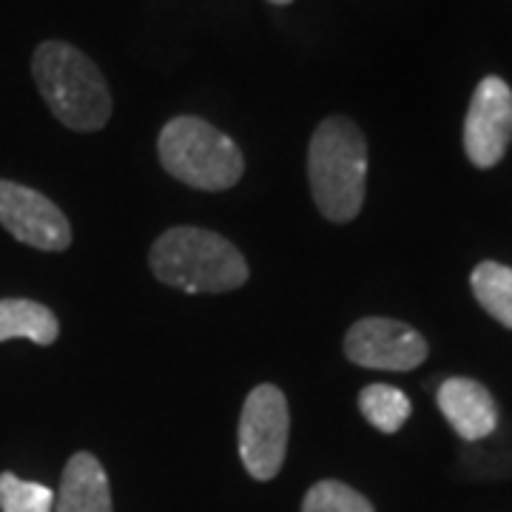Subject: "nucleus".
Returning <instances> with one entry per match:
<instances>
[{"mask_svg": "<svg viewBox=\"0 0 512 512\" xmlns=\"http://www.w3.org/2000/svg\"><path fill=\"white\" fill-rule=\"evenodd\" d=\"M308 177L316 208L330 222H350L365 205L367 143L348 117H328L313 131Z\"/></svg>", "mask_w": 512, "mask_h": 512, "instance_id": "f257e3e1", "label": "nucleus"}, {"mask_svg": "<svg viewBox=\"0 0 512 512\" xmlns=\"http://www.w3.org/2000/svg\"><path fill=\"white\" fill-rule=\"evenodd\" d=\"M32 74L46 106L72 131H100L111 117V92L103 72L80 49L46 40L32 57Z\"/></svg>", "mask_w": 512, "mask_h": 512, "instance_id": "f03ea898", "label": "nucleus"}, {"mask_svg": "<svg viewBox=\"0 0 512 512\" xmlns=\"http://www.w3.org/2000/svg\"><path fill=\"white\" fill-rule=\"evenodd\" d=\"M154 276L188 293L237 291L248 282V262L220 234L180 225L165 231L151 248Z\"/></svg>", "mask_w": 512, "mask_h": 512, "instance_id": "7ed1b4c3", "label": "nucleus"}, {"mask_svg": "<svg viewBox=\"0 0 512 512\" xmlns=\"http://www.w3.org/2000/svg\"><path fill=\"white\" fill-rule=\"evenodd\" d=\"M160 163L180 183L200 191H225L239 183L245 160L239 146L200 117H174L157 140Z\"/></svg>", "mask_w": 512, "mask_h": 512, "instance_id": "20e7f679", "label": "nucleus"}, {"mask_svg": "<svg viewBox=\"0 0 512 512\" xmlns=\"http://www.w3.org/2000/svg\"><path fill=\"white\" fill-rule=\"evenodd\" d=\"M291 433L288 399L274 384H259L248 393L239 416V456L256 481H271L285 464Z\"/></svg>", "mask_w": 512, "mask_h": 512, "instance_id": "39448f33", "label": "nucleus"}, {"mask_svg": "<svg viewBox=\"0 0 512 512\" xmlns=\"http://www.w3.org/2000/svg\"><path fill=\"white\" fill-rule=\"evenodd\" d=\"M345 356L370 370H413L427 359V342L419 330L382 316L359 319L345 336Z\"/></svg>", "mask_w": 512, "mask_h": 512, "instance_id": "423d86ee", "label": "nucleus"}, {"mask_svg": "<svg viewBox=\"0 0 512 512\" xmlns=\"http://www.w3.org/2000/svg\"><path fill=\"white\" fill-rule=\"evenodd\" d=\"M0 225L37 251H66L72 245L66 214L29 185L0 180Z\"/></svg>", "mask_w": 512, "mask_h": 512, "instance_id": "0eeeda50", "label": "nucleus"}, {"mask_svg": "<svg viewBox=\"0 0 512 512\" xmlns=\"http://www.w3.org/2000/svg\"><path fill=\"white\" fill-rule=\"evenodd\" d=\"M512 140V89L501 77H484L464 120V151L478 168L501 163Z\"/></svg>", "mask_w": 512, "mask_h": 512, "instance_id": "6e6552de", "label": "nucleus"}, {"mask_svg": "<svg viewBox=\"0 0 512 512\" xmlns=\"http://www.w3.org/2000/svg\"><path fill=\"white\" fill-rule=\"evenodd\" d=\"M436 402H439L444 419L450 421V427L461 439H487L498 427L495 399L490 396V390L484 384H478L476 379H464V376L447 379L439 387Z\"/></svg>", "mask_w": 512, "mask_h": 512, "instance_id": "1a4fd4ad", "label": "nucleus"}, {"mask_svg": "<svg viewBox=\"0 0 512 512\" xmlns=\"http://www.w3.org/2000/svg\"><path fill=\"white\" fill-rule=\"evenodd\" d=\"M55 512H114L109 476L92 453H74L55 493Z\"/></svg>", "mask_w": 512, "mask_h": 512, "instance_id": "9d476101", "label": "nucleus"}, {"mask_svg": "<svg viewBox=\"0 0 512 512\" xmlns=\"http://www.w3.org/2000/svg\"><path fill=\"white\" fill-rule=\"evenodd\" d=\"M60 333L57 316L32 299H0V342L29 339L35 345H52Z\"/></svg>", "mask_w": 512, "mask_h": 512, "instance_id": "9b49d317", "label": "nucleus"}, {"mask_svg": "<svg viewBox=\"0 0 512 512\" xmlns=\"http://www.w3.org/2000/svg\"><path fill=\"white\" fill-rule=\"evenodd\" d=\"M470 282L478 305L504 328H512V268L501 262H481Z\"/></svg>", "mask_w": 512, "mask_h": 512, "instance_id": "f8f14e48", "label": "nucleus"}, {"mask_svg": "<svg viewBox=\"0 0 512 512\" xmlns=\"http://www.w3.org/2000/svg\"><path fill=\"white\" fill-rule=\"evenodd\" d=\"M359 407H362V416L379 433L402 430L404 421L410 419V413H413L410 399L393 384H367L365 390L359 393Z\"/></svg>", "mask_w": 512, "mask_h": 512, "instance_id": "ddd939ff", "label": "nucleus"}, {"mask_svg": "<svg viewBox=\"0 0 512 512\" xmlns=\"http://www.w3.org/2000/svg\"><path fill=\"white\" fill-rule=\"evenodd\" d=\"M0 510L3 512H55V493L46 484L23 481L15 473L0 476Z\"/></svg>", "mask_w": 512, "mask_h": 512, "instance_id": "4468645a", "label": "nucleus"}, {"mask_svg": "<svg viewBox=\"0 0 512 512\" xmlns=\"http://www.w3.org/2000/svg\"><path fill=\"white\" fill-rule=\"evenodd\" d=\"M302 512H373V504L348 484L328 478L308 490L302 501Z\"/></svg>", "mask_w": 512, "mask_h": 512, "instance_id": "2eb2a0df", "label": "nucleus"}, {"mask_svg": "<svg viewBox=\"0 0 512 512\" xmlns=\"http://www.w3.org/2000/svg\"><path fill=\"white\" fill-rule=\"evenodd\" d=\"M271 3H279V6H285V3H291V0H271Z\"/></svg>", "mask_w": 512, "mask_h": 512, "instance_id": "dca6fc26", "label": "nucleus"}]
</instances>
